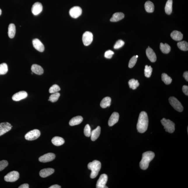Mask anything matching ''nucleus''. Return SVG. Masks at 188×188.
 <instances>
[{
    "label": "nucleus",
    "mask_w": 188,
    "mask_h": 188,
    "mask_svg": "<svg viewBox=\"0 0 188 188\" xmlns=\"http://www.w3.org/2000/svg\"><path fill=\"white\" fill-rule=\"evenodd\" d=\"M149 125V118L147 113L142 111L139 115L137 125V129L139 133H143L147 130Z\"/></svg>",
    "instance_id": "f257e3e1"
},
{
    "label": "nucleus",
    "mask_w": 188,
    "mask_h": 188,
    "mask_svg": "<svg viewBox=\"0 0 188 188\" xmlns=\"http://www.w3.org/2000/svg\"><path fill=\"white\" fill-rule=\"evenodd\" d=\"M155 154L152 152H145L142 155V160L140 162V167L143 170L147 169L149 167V163L154 158Z\"/></svg>",
    "instance_id": "f03ea898"
},
{
    "label": "nucleus",
    "mask_w": 188,
    "mask_h": 188,
    "mask_svg": "<svg viewBox=\"0 0 188 188\" xmlns=\"http://www.w3.org/2000/svg\"><path fill=\"white\" fill-rule=\"evenodd\" d=\"M88 168L91 171L90 177L92 179L96 177L98 175L101 168V163L100 161L94 160L88 164Z\"/></svg>",
    "instance_id": "7ed1b4c3"
},
{
    "label": "nucleus",
    "mask_w": 188,
    "mask_h": 188,
    "mask_svg": "<svg viewBox=\"0 0 188 188\" xmlns=\"http://www.w3.org/2000/svg\"><path fill=\"white\" fill-rule=\"evenodd\" d=\"M161 123L164 126V129L166 132L170 133H173L175 130V124L174 123L169 120L163 118L161 120Z\"/></svg>",
    "instance_id": "20e7f679"
},
{
    "label": "nucleus",
    "mask_w": 188,
    "mask_h": 188,
    "mask_svg": "<svg viewBox=\"0 0 188 188\" xmlns=\"http://www.w3.org/2000/svg\"><path fill=\"white\" fill-rule=\"evenodd\" d=\"M170 104L174 109L179 112H182L184 108L181 103L176 98L171 97L169 99Z\"/></svg>",
    "instance_id": "39448f33"
},
{
    "label": "nucleus",
    "mask_w": 188,
    "mask_h": 188,
    "mask_svg": "<svg viewBox=\"0 0 188 188\" xmlns=\"http://www.w3.org/2000/svg\"><path fill=\"white\" fill-rule=\"evenodd\" d=\"M40 131L38 129H34L29 132L25 135V138L28 140H36L40 136Z\"/></svg>",
    "instance_id": "423d86ee"
},
{
    "label": "nucleus",
    "mask_w": 188,
    "mask_h": 188,
    "mask_svg": "<svg viewBox=\"0 0 188 188\" xmlns=\"http://www.w3.org/2000/svg\"><path fill=\"white\" fill-rule=\"evenodd\" d=\"M19 178V173L13 171L8 173L4 177V180L7 182H13L16 181Z\"/></svg>",
    "instance_id": "0eeeda50"
},
{
    "label": "nucleus",
    "mask_w": 188,
    "mask_h": 188,
    "mask_svg": "<svg viewBox=\"0 0 188 188\" xmlns=\"http://www.w3.org/2000/svg\"><path fill=\"white\" fill-rule=\"evenodd\" d=\"M93 40V35L91 32H86L83 34L82 41L84 46H89L92 43Z\"/></svg>",
    "instance_id": "6e6552de"
},
{
    "label": "nucleus",
    "mask_w": 188,
    "mask_h": 188,
    "mask_svg": "<svg viewBox=\"0 0 188 188\" xmlns=\"http://www.w3.org/2000/svg\"><path fill=\"white\" fill-rule=\"evenodd\" d=\"M108 180V176L105 174L101 175L99 180H98L96 185L97 188H108L106 186V184Z\"/></svg>",
    "instance_id": "1a4fd4ad"
},
{
    "label": "nucleus",
    "mask_w": 188,
    "mask_h": 188,
    "mask_svg": "<svg viewBox=\"0 0 188 188\" xmlns=\"http://www.w3.org/2000/svg\"><path fill=\"white\" fill-rule=\"evenodd\" d=\"M69 13L72 18L75 19L77 18L82 14V9L79 6L73 7L70 9Z\"/></svg>",
    "instance_id": "9d476101"
},
{
    "label": "nucleus",
    "mask_w": 188,
    "mask_h": 188,
    "mask_svg": "<svg viewBox=\"0 0 188 188\" xmlns=\"http://www.w3.org/2000/svg\"><path fill=\"white\" fill-rule=\"evenodd\" d=\"M12 126L10 123L3 122L0 123V136L4 135L11 129Z\"/></svg>",
    "instance_id": "9b49d317"
},
{
    "label": "nucleus",
    "mask_w": 188,
    "mask_h": 188,
    "mask_svg": "<svg viewBox=\"0 0 188 188\" xmlns=\"http://www.w3.org/2000/svg\"><path fill=\"white\" fill-rule=\"evenodd\" d=\"M55 155L53 153H48L41 156L39 158V161L46 163L51 161L55 159Z\"/></svg>",
    "instance_id": "f8f14e48"
},
{
    "label": "nucleus",
    "mask_w": 188,
    "mask_h": 188,
    "mask_svg": "<svg viewBox=\"0 0 188 188\" xmlns=\"http://www.w3.org/2000/svg\"><path fill=\"white\" fill-rule=\"evenodd\" d=\"M43 10V6L39 2L34 3L32 5V11L34 15H37L41 13Z\"/></svg>",
    "instance_id": "ddd939ff"
},
{
    "label": "nucleus",
    "mask_w": 188,
    "mask_h": 188,
    "mask_svg": "<svg viewBox=\"0 0 188 188\" xmlns=\"http://www.w3.org/2000/svg\"><path fill=\"white\" fill-rule=\"evenodd\" d=\"M28 94L25 91H21L15 93L13 96L12 99L14 101H19L27 97Z\"/></svg>",
    "instance_id": "4468645a"
},
{
    "label": "nucleus",
    "mask_w": 188,
    "mask_h": 188,
    "mask_svg": "<svg viewBox=\"0 0 188 188\" xmlns=\"http://www.w3.org/2000/svg\"><path fill=\"white\" fill-rule=\"evenodd\" d=\"M32 44L34 48L38 51L41 52L44 51L45 48L44 45L39 39H34L32 40Z\"/></svg>",
    "instance_id": "2eb2a0df"
},
{
    "label": "nucleus",
    "mask_w": 188,
    "mask_h": 188,
    "mask_svg": "<svg viewBox=\"0 0 188 188\" xmlns=\"http://www.w3.org/2000/svg\"><path fill=\"white\" fill-rule=\"evenodd\" d=\"M146 54L148 58L151 62H154L156 60V56L152 49L149 46L146 50Z\"/></svg>",
    "instance_id": "dca6fc26"
},
{
    "label": "nucleus",
    "mask_w": 188,
    "mask_h": 188,
    "mask_svg": "<svg viewBox=\"0 0 188 188\" xmlns=\"http://www.w3.org/2000/svg\"><path fill=\"white\" fill-rule=\"evenodd\" d=\"M119 119V114L118 113L114 112L112 114L108 121V125L112 126L118 122Z\"/></svg>",
    "instance_id": "f3484780"
},
{
    "label": "nucleus",
    "mask_w": 188,
    "mask_h": 188,
    "mask_svg": "<svg viewBox=\"0 0 188 188\" xmlns=\"http://www.w3.org/2000/svg\"><path fill=\"white\" fill-rule=\"evenodd\" d=\"M55 170L51 168L44 169L41 170L39 172V175L41 177L46 178L53 174Z\"/></svg>",
    "instance_id": "a211bd4d"
},
{
    "label": "nucleus",
    "mask_w": 188,
    "mask_h": 188,
    "mask_svg": "<svg viewBox=\"0 0 188 188\" xmlns=\"http://www.w3.org/2000/svg\"><path fill=\"white\" fill-rule=\"evenodd\" d=\"M31 70L33 73L38 75H41L44 73L42 67L37 64H34L31 67Z\"/></svg>",
    "instance_id": "6ab92c4d"
},
{
    "label": "nucleus",
    "mask_w": 188,
    "mask_h": 188,
    "mask_svg": "<svg viewBox=\"0 0 188 188\" xmlns=\"http://www.w3.org/2000/svg\"><path fill=\"white\" fill-rule=\"evenodd\" d=\"M171 37L172 39L176 41H181L183 39V35L178 31H173L171 34Z\"/></svg>",
    "instance_id": "aec40b11"
},
{
    "label": "nucleus",
    "mask_w": 188,
    "mask_h": 188,
    "mask_svg": "<svg viewBox=\"0 0 188 188\" xmlns=\"http://www.w3.org/2000/svg\"><path fill=\"white\" fill-rule=\"evenodd\" d=\"M124 14L122 12H117L114 14L110 21L112 22H116L124 18Z\"/></svg>",
    "instance_id": "412c9836"
},
{
    "label": "nucleus",
    "mask_w": 188,
    "mask_h": 188,
    "mask_svg": "<svg viewBox=\"0 0 188 188\" xmlns=\"http://www.w3.org/2000/svg\"><path fill=\"white\" fill-rule=\"evenodd\" d=\"M101 133V128L98 126L95 130H93L91 133V140L93 141H95L98 138Z\"/></svg>",
    "instance_id": "4be33fe9"
},
{
    "label": "nucleus",
    "mask_w": 188,
    "mask_h": 188,
    "mask_svg": "<svg viewBox=\"0 0 188 188\" xmlns=\"http://www.w3.org/2000/svg\"><path fill=\"white\" fill-rule=\"evenodd\" d=\"M83 118L80 116L73 117L70 121L69 124L70 126H73L77 125L81 123L83 121Z\"/></svg>",
    "instance_id": "5701e85b"
},
{
    "label": "nucleus",
    "mask_w": 188,
    "mask_h": 188,
    "mask_svg": "<svg viewBox=\"0 0 188 188\" xmlns=\"http://www.w3.org/2000/svg\"><path fill=\"white\" fill-rule=\"evenodd\" d=\"M16 33L15 25L13 23H11L8 27V35L10 39H13L15 36Z\"/></svg>",
    "instance_id": "b1692460"
},
{
    "label": "nucleus",
    "mask_w": 188,
    "mask_h": 188,
    "mask_svg": "<svg viewBox=\"0 0 188 188\" xmlns=\"http://www.w3.org/2000/svg\"><path fill=\"white\" fill-rule=\"evenodd\" d=\"M51 141L52 144L56 146L62 145L65 143L64 139L59 137L57 136L53 137Z\"/></svg>",
    "instance_id": "393cba45"
},
{
    "label": "nucleus",
    "mask_w": 188,
    "mask_h": 188,
    "mask_svg": "<svg viewBox=\"0 0 188 188\" xmlns=\"http://www.w3.org/2000/svg\"><path fill=\"white\" fill-rule=\"evenodd\" d=\"M111 98L108 97L104 98L100 103V106L103 108H106L111 105Z\"/></svg>",
    "instance_id": "a878e982"
},
{
    "label": "nucleus",
    "mask_w": 188,
    "mask_h": 188,
    "mask_svg": "<svg viewBox=\"0 0 188 188\" xmlns=\"http://www.w3.org/2000/svg\"><path fill=\"white\" fill-rule=\"evenodd\" d=\"M145 8L146 11L148 13H152L154 11V5L151 1H147L146 2L145 4Z\"/></svg>",
    "instance_id": "bb28decb"
},
{
    "label": "nucleus",
    "mask_w": 188,
    "mask_h": 188,
    "mask_svg": "<svg viewBox=\"0 0 188 188\" xmlns=\"http://www.w3.org/2000/svg\"><path fill=\"white\" fill-rule=\"evenodd\" d=\"M173 3V0H168L166 3L165 10L166 13L168 15H170L172 12Z\"/></svg>",
    "instance_id": "cd10ccee"
},
{
    "label": "nucleus",
    "mask_w": 188,
    "mask_h": 188,
    "mask_svg": "<svg viewBox=\"0 0 188 188\" xmlns=\"http://www.w3.org/2000/svg\"><path fill=\"white\" fill-rule=\"evenodd\" d=\"M160 48L161 51L164 54H168L171 51V47L167 43L163 44L161 43L160 45Z\"/></svg>",
    "instance_id": "c85d7f7f"
},
{
    "label": "nucleus",
    "mask_w": 188,
    "mask_h": 188,
    "mask_svg": "<svg viewBox=\"0 0 188 188\" xmlns=\"http://www.w3.org/2000/svg\"><path fill=\"white\" fill-rule=\"evenodd\" d=\"M129 87L133 90L136 89L140 85V83L137 80H135L134 79H132L130 80L128 82Z\"/></svg>",
    "instance_id": "c756f323"
},
{
    "label": "nucleus",
    "mask_w": 188,
    "mask_h": 188,
    "mask_svg": "<svg viewBox=\"0 0 188 188\" xmlns=\"http://www.w3.org/2000/svg\"><path fill=\"white\" fill-rule=\"evenodd\" d=\"M177 46L180 50L183 51H187L188 50V44L187 41H180L177 43Z\"/></svg>",
    "instance_id": "7c9ffc66"
},
{
    "label": "nucleus",
    "mask_w": 188,
    "mask_h": 188,
    "mask_svg": "<svg viewBox=\"0 0 188 188\" xmlns=\"http://www.w3.org/2000/svg\"><path fill=\"white\" fill-rule=\"evenodd\" d=\"M162 80L164 83L167 85L170 84L172 81V79L166 73H163L161 76Z\"/></svg>",
    "instance_id": "2f4dec72"
},
{
    "label": "nucleus",
    "mask_w": 188,
    "mask_h": 188,
    "mask_svg": "<svg viewBox=\"0 0 188 188\" xmlns=\"http://www.w3.org/2000/svg\"><path fill=\"white\" fill-rule=\"evenodd\" d=\"M8 66L6 63L0 64V75L5 74L8 72Z\"/></svg>",
    "instance_id": "473e14b6"
},
{
    "label": "nucleus",
    "mask_w": 188,
    "mask_h": 188,
    "mask_svg": "<svg viewBox=\"0 0 188 188\" xmlns=\"http://www.w3.org/2000/svg\"><path fill=\"white\" fill-rule=\"evenodd\" d=\"M60 95V94L58 92L57 93H53L50 96L48 101L52 102H56L58 100Z\"/></svg>",
    "instance_id": "72a5a7b5"
},
{
    "label": "nucleus",
    "mask_w": 188,
    "mask_h": 188,
    "mask_svg": "<svg viewBox=\"0 0 188 188\" xmlns=\"http://www.w3.org/2000/svg\"><path fill=\"white\" fill-rule=\"evenodd\" d=\"M153 68L151 67V66L146 65L145 69V75L146 77L149 78L151 77L152 72Z\"/></svg>",
    "instance_id": "f704fd0d"
},
{
    "label": "nucleus",
    "mask_w": 188,
    "mask_h": 188,
    "mask_svg": "<svg viewBox=\"0 0 188 188\" xmlns=\"http://www.w3.org/2000/svg\"><path fill=\"white\" fill-rule=\"evenodd\" d=\"M61 89L60 87L57 84L53 85L50 88L49 92L51 93H58L60 91Z\"/></svg>",
    "instance_id": "c9c22d12"
},
{
    "label": "nucleus",
    "mask_w": 188,
    "mask_h": 188,
    "mask_svg": "<svg viewBox=\"0 0 188 188\" xmlns=\"http://www.w3.org/2000/svg\"><path fill=\"white\" fill-rule=\"evenodd\" d=\"M91 129L89 124H87L84 129V135L87 137H90L91 135Z\"/></svg>",
    "instance_id": "e433bc0d"
},
{
    "label": "nucleus",
    "mask_w": 188,
    "mask_h": 188,
    "mask_svg": "<svg viewBox=\"0 0 188 188\" xmlns=\"http://www.w3.org/2000/svg\"><path fill=\"white\" fill-rule=\"evenodd\" d=\"M137 58L136 56H134L130 60L129 64V67L130 68H133L135 66L137 62Z\"/></svg>",
    "instance_id": "4c0bfd02"
},
{
    "label": "nucleus",
    "mask_w": 188,
    "mask_h": 188,
    "mask_svg": "<svg viewBox=\"0 0 188 188\" xmlns=\"http://www.w3.org/2000/svg\"><path fill=\"white\" fill-rule=\"evenodd\" d=\"M124 44L125 43L122 40H119L116 43L114 46V48L115 49H118L122 48L124 46Z\"/></svg>",
    "instance_id": "58836bf2"
},
{
    "label": "nucleus",
    "mask_w": 188,
    "mask_h": 188,
    "mask_svg": "<svg viewBox=\"0 0 188 188\" xmlns=\"http://www.w3.org/2000/svg\"><path fill=\"white\" fill-rule=\"evenodd\" d=\"M8 162L6 160L0 161V171H2L8 165Z\"/></svg>",
    "instance_id": "ea45409f"
},
{
    "label": "nucleus",
    "mask_w": 188,
    "mask_h": 188,
    "mask_svg": "<svg viewBox=\"0 0 188 188\" xmlns=\"http://www.w3.org/2000/svg\"><path fill=\"white\" fill-rule=\"evenodd\" d=\"M114 54V52L111 50L107 51L105 53L104 56L105 58L107 59H111L113 55Z\"/></svg>",
    "instance_id": "a19ab883"
},
{
    "label": "nucleus",
    "mask_w": 188,
    "mask_h": 188,
    "mask_svg": "<svg viewBox=\"0 0 188 188\" xmlns=\"http://www.w3.org/2000/svg\"><path fill=\"white\" fill-rule=\"evenodd\" d=\"M182 91L183 93L187 95H188V86H184L182 87Z\"/></svg>",
    "instance_id": "79ce46f5"
},
{
    "label": "nucleus",
    "mask_w": 188,
    "mask_h": 188,
    "mask_svg": "<svg viewBox=\"0 0 188 188\" xmlns=\"http://www.w3.org/2000/svg\"><path fill=\"white\" fill-rule=\"evenodd\" d=\"M183 77L185 79V80L188 82V71L184 72L183 74Z\"/></svg>",
    "instance_id": "37998d69"
},
{
    "label": "nucleus",
    "mask_w": 188,
    "mask_h": 188,
    "mask_svg": "<svg viewBox=\"0 0 188 188\" xmlns=\"http://www.w3.org/2000/svg\"><path fill=\"white\" fill-rule=\"evenodd\" d=\"M19 188H29V185L28 184H24L20 186Z\"/></svg>",
    "instance_id": "c03bdc74"
},
{
    "label": "nucleus",
    "mask_w": 188,
    "mask_h": 188,
    "mask_svg": "<svg viewBox=\"0 0 188 188\" xmlns=\"http://www.w3.org/2000/svg\"><path fill=\"white\" fill-rule=\"evenodd\" d=\"M61 188V186L57 185V184H56V185H52L51 186V187H49V188Z\"/></svg>",
    "instance_id": "a18cd8bd"
},
{
    "label": "nucleus",
    "mask_w": 188,
    "mask_h": 188,
    "mask_svg": "<svg viewBox=\"0 0 188 188\" xmlns=\"http://www.w3.org/2000/svg\"><path fill=\"white\" fill-rule=\"evenodd\" d=\"M1 9H0V15H1Z\"/></svg>",
    "instance_id": "49530a36"
},
{
    "label": "nucleus",
    "mask_w": 188,
    "mask_h": 188,
    "mask_svg": "<svg viewBox=\"0 0 188 188\" xmlns=\"http://www.w3.org/2000/svg\"><path fill=\"white\" fill-rule=\"evenodd\" d=\"M138 55H136V57L137 58H138Z\"/></svg>",
    "instance_id": "de8ad7c7"
}]
</instances>
